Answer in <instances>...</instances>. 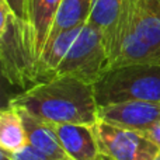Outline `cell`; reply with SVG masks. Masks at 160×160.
<instances>
[{
    "mask_svg": "<svg viewBox=\"0 0 160 160\" xmlns=\"http://www.w3.org/2000/svg\"><path fill=\"white\" fill-rule=\"evenodd\" d=\"M90 8L91 0H62L48 41L58 37L63 31L86 25L90 16Z\"/></svg>",
    "mask_w": 160,
    "mask_h": 160,
    "instance_id": "14",
    "label": "cell"
},
{
    "mask_svg": "<svg viewBox=\"0 0 160 160\" xmlns=\"http://www.w3.org/2000/svg\"><path fill=\"white\" fill-rule=\"evenodd\" d=\"M125 0H91L90 16L87 24L101 32L107 42L108 51L114 41Z\"/></svg>",
    "mask_w": 160,
    "mask_h": 160,
    "instance_id": "11",
    "label": "cell"
},
{
    "mask_svg": "<svg viewBox=\"0 0 160 160\" xmlns=\"http://www.w3.org/2000/svg\"><path fill=\"white\" fill-rule=\"evenodd\" d=\"M61 3L62 0H27L28 24L32 31L34 42L39 56L48 41Z\"/></svg>",
    "mask_w": 160,
    "mask_h": 160,
    "instance_id": "10",
    "label": "cell"
},
{
    "mask_svg": "<svg viewBox=\"0 0 160 160\" xmlns=\"http://www.w3.org/2000/svg\"><path fill=\"white\" fill-rule=\"evenodd\" d=\"M98 119L143 133L160 121V102L129 101L98 107Z\"/></svg>",
    "mask_w": 160,
    "mask_h": 160,
    "instance_id": "7",
    "label": "cell"
},
{
    "mask_svg": "<svg viewBox=\"0 0 160 160\" xmlns=\"http://www.w3.org/2000/svg\"><path fill=\"white\" fill-rule=\"evenodd\" d=\"M125 63L160 65V0H125L110 65Z\"/></svg>",
    "mask_w": 160,
    "mask_h": 160,
    "instance_id": "2",
    "label": "cell"
},
{
    "mask_svg": "<svg viewBox=\"0 0 160 160\" xmlns=\"http://www.w3.org/2000/svg\"><path fill=\"white\" fill-rule=\"evenodd\" d=\"M101 160H111V159H108V158H105V156H102V159Z\"/></svg>",
    "mask_w": 160,
    "mask_h": 160,
    "instance_id": "20",
    "label": "cell"
},
{
    "mask_svg": "<svg viewBox=\"0 0 160 160\" xmlns=\"http://www.w3.org/2000/svg\"><path fill=\"white\" fill-rule=\"evenodd\" d=\"M8 156L11 160H55L30 143H27L25 146H22L21 149L16 150V152L8 153Z\"/></svg>",
    "mask_w": 160,
    "mask_h": 160,
    "instance_id": "15",
    "label": "cell"
},
{
    "mask_svg": "<svg viewBox=\"0 0 160 160\" xmlns=\"http://www.w3.org/2000/svg\"><path fill=\"white\" fill-rule=\"evenodd\" d=\"M155 160H160V153H159V155H158V156H156V158H155Z\"/></svg>",
    "mask_w": 160,
    "mask_h": 160,
    "instance_id": "19",
    "label": "cell"
},
{
    "mask_svg": "<svg viewBox=\"0 0 160 160\" xmlns=\"http://www.w3.org/2000/svg\"><path fill=\"white\" fill-rule=\"evenodd\" d=\"M80 30H82V27L63 31L58 37L49 39L45 44L41 56H39V78H41V82H45V80L56 76V69H58L59 63L62 62L69 48L75 42Z\"/></svg>",
    "mask_w": 160,
    "mask_h": 160,
    "instance_id": "12",
    "label": "cell"
},
{
    "mask_svg": "<svg viewBox=\"0 0 160 160\" xmlns=\"http://www.w3.org/2000/svg\"><path fill=\"white\" fill-rule=\"evenodd\" d=\"M27 143L28 139L21 112L16 105L8 102L0 112V148L7 153H13Z\"/></svg>",
    "mask_w": 160,
    "mask_h": 160,
    "instance_id": "13",
    "label": "cell"
},
{
    "mask_svg": "<svg viewBox=\"0 0 160 160\" xmlns=\"http://www.w3.org/2000/svg\"><path fill=\"white\" fill-rule=\"evenodd\" d=\"M100 152L111 160H155L160 149L143 133L114 127L104 121L93 125Z\"/></svg>",
    "mask_w": 160,
    "mask_h": 160,
    "instance_id": "6",
    "label": "cell"
},
{
    "mask_svg": "<svg viewBox=\"0 0 160 160\" xmlns=\"http://www.w3.org/2000/svg\"><path fill=\"white\" fill-rule=\"evenodd\" d=\"M143 135L160 149V121L153 125L150 129H148L146 132H143Z\"/></svg>",
    "mask_w": 160,
    "mask_h": 160,
    "instance_id": "17",
    "label": "cell"
},
{
    "mask_svg": "<svg viewBox=\"0 0 160 160\" xmlns=\"http://www.w3.org/2000/svg\"><path fill=\"white\" fill-rule=\"evenodd\" d=\"M18 110L21 112L22 122H24L28 143L39 149L41 152L47 153L48 156H51L55 160H72L65 152L53 125L42 121L38 117L32 115L21 108H18Z\"/></svg>",
    "mask_w": 160,
    "mask_h": 160,
    "instance_id": "9",
    "label": "cell"
},
{
    "mask_svg": "<svg viewBox=\"0 0 160 160\" xmlns=\"http://www.w3.org/2000/svg\"><path fill=\"white\" fill-rule=\"evenodd\" d=\"M93 88L98 107L129 101L160 102V65L111 66L94 83Z\"/></svg>",
    "mask_w": 160,
    "mask_h": 160,
    "instance_id": "4",
    "label": "cell"
},
{
    "mask_svg": "<svg viewBox=\"0 0 160 160\" xmlns=\"http://www.w3.org/2000/svg\"><path fill=\"white\" fill-rule=\"evenodd\" d=\"M0 68L3 78L22 91L41 83L39 55L31 27L0 0Z\"/></svg>",
    "mask_w": 160,
    "mask_h": 160,
    "instance_id": "3",
    "label": "cell"
},
{
    "mask_svg": "<svg viewBox=\"0 0 160 160\" xmlns=\"http://www.w3.org/2000/svg\"><path fill=\"white\" fill-rule=\"evenodd\" d=\"M8 102L51 125H94L98 121L93 84L73 76H55L41 82Z\"/></svg>",
    "mask_w": 160,
    "mask_h": 160,
    "instance_id": "1",
    "label": "cell"
},
{
    "mask_svg": "<svg viewBox=\"0 0 160 160\" xmlns=\"http://www.w3.org/2000/svg\"><path fill=\"white\" fill-rule=\"evenodd\" d=\"M65 152L72 160H101L93 125H53Z\"/></svg>",
    "mask_w": 160,
    "mask_h": 160,
    "instance_id": "8",
    "label": "cell"
},
{
    "mask_svg": "<svg viewBox=\"0 0 160 160\" xmlns=\"http://www.w3.org/2000/svg\"><path fill=\"white\" fill-rule=\"evenodd\" d=\"M110 51L100 31L86 24L56 69V76H73L94 84L110 69Z\"/></svg>",
    "mask_w": 160,
    "mask_h": 160,
    "instance_id": "5",
    "label": "cell"
},
{
    "mask_svg": "<svg viewBox=\"0 0 160 160\" xmlns=\"http://www.w3.org/2000/svg\"><path fill=\"white\" fill-rule=\"evenodd\" d=\"M6 4L10 7V10L16 14L18 18L28 22V13H27V0H4Z\"/></svg>",
    "mask_w": 160,
    "mask_h": 160,
    "instance_id": "16",
    "label": "cell"
},
{
    "mask_svg": "<svg viewBox=\"0 0 160 160\" xmlns=\"http://www.w3.org/2000/svg\"><path fill=\"white\" fill-rule=\"evenodd\" d=\"M0 160H11L10 156H8L7 152H4V150H0Z\"/></svg>",
    "mask_w": 160,
    "mask_h": 160,
    "instance_id": "18",
    "label": "cell"
}]
</instances>
